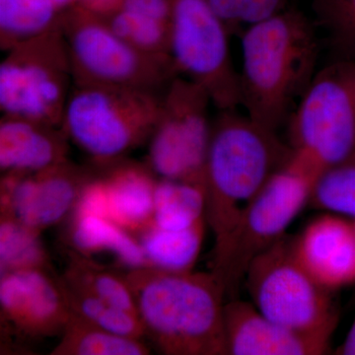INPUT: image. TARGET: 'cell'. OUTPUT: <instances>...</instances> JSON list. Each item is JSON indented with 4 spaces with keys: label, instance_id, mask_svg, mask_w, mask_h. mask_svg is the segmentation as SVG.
I'll return each mask as SVG.
<instances>
[{
    "label": "cell",
    "instance_id": "6da1fadb",
    "mask_svg": "<svg viewBox=\"0 0 355 355\" xmlns=\"http://www.w3.org/2000/svg\"><path fill=\"white\" fill-rule=\"evenodd\" d=\"M146 336L166 355H229L225 288L214 272L154 266L123 273Z\"/></svg>",
    "mask_w": 355,
    "mask_h": 355
},
{
    "label": "cell",
    "instance_id": "7a4b0ae2",
    "mask_svg": "<svg viewBox=\"0 0 355 355\" xmlns=\"http://www.w3.org/2000/svg\"><path fill=\"white\" fill-rule=\"evenodd\" d=\"M241 103L248 116L277 132L316 74L319 44L304 14L287 8L242 33Z\"/></svg>",
    "mask_w": 355,
    "mask_h": 355
},
{
    "label": "cell",
    "instance_id": "3957f363",
    "mask_svg": "<svg viewBox=\"0 0 355 355\" xmlns=\"http://www.w3.org/2000/svg\"><path fill=\"white\" fill-rule=\"evenodd\" d=\"M292 154L275 130L236 109L220 110L212 123L205 167V218L216 245Z\"/></svg>",
    "mask_w": 355,
    "mask_h": 355
},
{
    "label": "cell",
    "instance_id": "277c9868",
    "mask_svg": "<svg viewBox=\"0 0 355 355\" xmlns=\"http://www.w3.org/2000/svg\"><path fill=\"white\" fill-rule=\"evenodd\" d=\"M319 173L293 153L243 211L226 237L214 247L211 272L228 300L237 298L252 261L286 236L311 193Z\"/></svg>",
    "mask_w": 355,
    "mask_h": 355
},
{
    "label": "cell",
    "instance_id": "5b68a950",
    "mask_svg": "<svg viewBox=\"0 0 355 355\" xmlns=\"http://www.w3.org/2000/svg\"><path fill=\"white\" fill-rule=\"evenodd\" d=\"M162 93L73 84L62 127L70 141L98 168L113 164L148 142L160 112Z\"/></svg>",
    "mask_w": 355,
    "mask_h": 355
},
{
    "label": "cell",
    "instance_id": "8992f818",
    "mask_svg": "<svg viewBox=\"0 0 355 355\" xmlns=\"http://www.w3.org/2000/svg\"><path fill=\"white\" fill-rule=\"evenodd\" d=\"M261 314L288 329L331 342L338 313L331 292L296 258L294 240L284 236L257 257L244 280Z\"/></svg>",
    "mask_w": 355,
    "mask_h": 355
},
{
    "label": "cell",
    "instance_id": "52a82bcc",
    "mask_svg": "<svg viewBox=\"0 0 355 355\" xmlns=\"http://www.w3.org/2000/svg\"><path fill=\"white\" fill-rule=\"evenodd\" d=\"M294 153L320 174L355 154V58L316 72L289 121Z\"/></svg>",
    "mask_w": 355,
    "mask_h": 355
},
{
    "label": "cell",
    "instance_id": "ba28073f",
    "mask_svg": "<svg viewBox=\"0 0 355 355\" xmlns=\"http://www.w3.org/2000/svg\"><path fill=\"white\" fill-rule=\"evenodd\" d=\"M60 29L69 51L73 84L162 93L178 76L171 62L133 48L112 31L102 16L79 4L62 12Z\"/></svg>",
    "mask_w": 355,
    "mask_h": 355
},
{
    "label": "cell",
    "instance_id": "9c48e42d",
    "mask_svg": "<svg viewBox=\"0 0 355 355\" xmlns=\"http://www.w3.org/2000/svg\"><path fill=\"white\" fill-rule=\"evenodd\" d=\"M73 86L71 64L60 24L6 51L0 64V110L62 127Z\"/></svg>",
    "mask_w": 355,
    "mask_h": 355
},
{
    "label": "cell",
    "instance_id": "30bf717a",
    "mask_svg": "<svg viewBox=\"0 0 355 355\" xmlns=\"http://www.w3.org/2000/svg\"><path fill=\"white\" fill-rule=\"evenodd\" d=\"M212 104L202 85L178 76L163 91L160 112L148 142L146 165L159 179L176 180L205 189V167Z\"/></svg>",
    "mask_w": 355,
    "mask_h": 355
},
{
    "label": "cell",
    "instance_id": "8fae6325",
    "mask_svg": "<svg viewBox=\"0 0 355 355\" xmlns=\"http://www.w3.org/2000/svg\"><path fill=\"white\" fill-rule=\"evenodd\" d=\"M171 1V58L178 76L207 91L219 110L240 106L239 72L229 49L231 36L207 0Z\"/></svg>",
    "mask_w": 355,
    "mask_h": 355
},
{
    "label": "cell",
    "instance_id": "7c38bea8",
    "mask_svg": "<svg viewBox=\"0 0 355 355\" xmlns=\"http://www.w3.org/2000/svg\"><path fill=\"white\" fill-rule=\"evenodd\" d=\"M95 175L69 159L39 172L3 173L1 216L13 217L42 233L72 212L84 186Z\"/></svg>",
    "mask_w": 355,
    "mask_h": 355
},
{
    "label": "cell",
    "instance_id": "4fadbf2b",
    "mask_svg": "<svg viewBox=\"0 0 355 355\" xmlns=\"http://www.w3.org/2000/svg\"><path fill=\"white\" fill-rule=\"evenodd\" d=\"M0 275L1 319L10 331L24 338L62 335L71 311L58 275L44 270Z\"/></svg>",
    "mask_w": 355,
    "mask_h": 355
},
{
    "label": "cell",
    "instance_id": "5bb4252c",
    "mask_svg": "<svg viewBox=\"0 0 355 355\" xmlns=\"http://www.w3.org/2000/svg\"><path fill=\"white\" fill-rule=\"evenodd\" d=\"M294 252L303 268L328 291L355 282V224L345 216L324 214L294 239Z\"/></svg>",
    "mask_w": 355,
    "mask_h": 355
},
{
    "label": "cell",
    "instance_id": "9a60e30c",
    "mask_svg": "<svg viewBox=\"0 0 355 355\" xmlns=\"http://www.w3.org/2000/svg\"><path fill=\"white\" fill-rule=\"evenodd\" d=\"M229 355H321L330 342L288 330L261 314L253 303L234 298L224 306Z\"/></svg>",
    "mask_w": 355,
    "mask_h": 355
},
{
    "label": "cell",
    "instance_id": "2e32d148",
    "mask_svg": "<svg viewBox=\"0 0 355 355\" xmlns=\"http://www.w3.org/2000/svg\"><path fill=\"white\" fill-rule=\"evenodd\" d=\"M69 137L62 127L3 114L0 121L2 173H34L67 160Z\"/></svg>",
    "mask_w": 355,
    "mask_h": 355
},
{
    "label": "cell",
    "instance_id": "e0dca14e",
    "mask_svg": "<svg viewBox=\"0 0 355 355\" xmlns=\"http://www.w3.org/2000/svg\"><path fill=\"white\" fill-rule=\"evenodd\" d=\"M121 160L101 167L108 193L110 219L132 235L139 234L153 224L154 191L158 179L146 164Z\"/></svg>",
    "mask_w": 355,
    "mask_h": 355
},
{
    "label": "cell",
    "instance_id": "ac0fdd59",
    "mask_svg": "<svg viewBox=\"0 0 355 355\" xmlns=\"http://www.w3.org/2000/svg\"><path fill=\"white\" fill-rule=\"evenodd\" d=\"M69 232L70 244L79 253L90 256L108 252L128 268L149 266L139 240L111 219L72 217Z\"/></svg>",
    "mask_w": 355,
    "mask_h": 355
},
{
    "label": "cell",
    "instance_id": "d6986e66",
    "mask_svg": "<svg viewBox=\"0 0 355 355\" xmlns=\"http://www.w3.org/2000/svg\"><path fill=\"white\" fill-rule=\"evenodd\" d=\"M207 220L183 230H167L151 224L139 240L148 265L172 272H188L193 266L205 237Z\"/></svg>",
    "mask_w": 355,
    "mask_h": 355
},
{
    "label": "cell",
    "instance_id": "ffe728a7",
    "mask_svg": "<svg viewBox=\"0 0 355 355\" xmlns=\"http://www.w3.org/2000/svg\"><path fill=\"white\" fill-rule=\"evenodd\" d=\"M62 14L51 0H0V48L6 53L51 31Z\"/></svg>",
    "mask_w": 355,
    "mask_h": 355
},
{
    "label": "cell",
    "instance_id": "44dd1931",
    "mask_svg": "<svg viewBox=\"0 0 355 355\" xmlns=\"http://www.w3.org/2000/svg\"><path fill=\"white\" fill-rule=\"evenodd\" d=\"M205 189L176 180L158 179L154 191L153 224L167 230H183L207 220Z\"/></svg>",
    "mask_w": 355,
    "mask_h": 355
},
{
    "label": "cell",
    "instance_id": "7402d4cb",
    "mask_svg": "<svg viewBox=\"0 0 355 355\" xmlns=\"http://www.w3.org/2000/svg\"><path fill=\"white\" fill-rule=\"evenodd\" d=\"M67 257V270L60 277L67 284L137 315L135 299L123 273L110 270L76 250H69Z\"/></svg>",
    "mask_w": 355,
    "mask_h": 355
},
{
    "label": "cell",
    "instance_id": "603a6c76",
    "mask_svg": "<svg viewBox=\"0 0 355 355\" xmlns=\"http://www.w3.org/2000/svg\"><path fill=\"white\" fill-rule=\"evenodd\" d=\"M53 355H148L139 338L116 335L71 313Z\"/></svg>",
    "mask_w": 355,
    "mask_h": 355
},
{
    "label": "cell",
    "instance_id": "cb8c5ba5",
    "mask_svg": "<svg viewBox=\"0 0 355 355\" xmlns=\"http://www.w3.org/2000/svg\"><path fill=\"white\" fill-rule=\"evenodd\" d=\"M41 233L13 217L0 218V275L23 270H51Z\"/></svg>",
    "mask_w": 355,
    "mask_h": 355
},
{
    "label": "cell",
    "instance_id": "d4e9b609",
    "mask_svg": "<svg viewBox=\"0 0 355 355\" xmlns=\"http://www.w3.org/2000/svg\"><path fill=\"white\" fill-rule=\"evenodd\" d=\"M58 279L69 309L76 316L116 335L139 340L146 336L141 321L135 313L116 307L87 292L79 291L69 286L60 277Z\"/></svg>",
    "mask_w": 355,
    "mask_h": 355
},
{
    "label": "cell",
    "instance_id": "484cf974",
    "mask_svg": "<svg viewBox=\"0 0 355 355\" xmlns=\"http://www.w3.org/2000/svg\"><path fill=\"white\" fill-rule=\"evenodd\" d=\"M102 17L114 34L133 48L173 64L170 23L151 19L123 9H116Z\"/></svg>",
    "mask_w": 355,
    "mask_h": 355
},
{
    "label": "cell",
    "instance_id": "4316f807",
    "mask_svg": "<svg viewBox=\"0 0 355 355\" xmlns=\"http://www.w3.org/2000/svg\"><path fill=\"white\" fill-rule=\"evenodd\" d=\"M310 202L331 214L355 220V154L318 178Z\"/></svg>",
    "mask_w": 355,
    "mask_h": 355
},
{
    "label": "cell",
    "instance_id": "83f0119b",
    "mask_svg": "<svg viewBox=\"0 0 355 355\" xmlns=\"http://www.w3.org/2000/svg\"><path fill=\"white\" fill-rule=\"evenodd\" d=\"M312 3L343 58H355V0H312Z\"/></svg>",
    "mask_w": 355,
    "mask_h": 355
},
{
    "label": "cell",
    "instance_id": "f1b7e54d",
    "mask_svg": "<svg viewBox=\"0 0 355 355\" xmlns=\"http://www.w3.org/2000/svg\"><path fill=\"white\" fill-rule=\"evenodd\" d=\"M288 0H242L239 10L240 26H249L270 19L284 12L288 7Z\"/></svg>",
    "mask_w": 355,
    "mask_h": 355
},
{
    "label": "cell",
    "instance_id": "f546056e",
    "mask_svg": "<svg viewBox=\"0 0 355 355\" xmlns=\"http://www.w3.org/2000/svg\"><path fill=\"white\" fill-rule=\"evenodd\" d=\"M118 9L171 24L170 0H121Z\"/></svg>",
    "mask_w": 355,
    "mask_h": 355
},
{
    "label": "cell",
    "instance_id": "4dcf8cb0",
    "mask_svg": "<svg viewBox=\"0 0 355 355\" xmlns=\"http://www.w3.org/2000/svg\"><path fill=\"white\" fill-rule=\"evenodd\" d=\"M219 19L226 26L230 35L241 30L239 10L242 0H207Z\"/></svg>",
    "mask_w": 355,
    "mask_h": 355
},
{
    "label": "cell",
    "instance_id": "1f68e13d",
    "mask_svg": "<svg viewBox=\"0 0 355 355\" xmlns=\"http://www.w3.org/2000/svg\"><path fill=\"white\" fill-rule=\"evenodd\" d=\"M121 0H79V6L98 15L106 16L120 6Z\"/></svg>",
    "mask_w": 355,
    "mask_h": 355
},
{
    "label": "cell",
    "instance_id": "d6a6232c",
    "mask_svg": "<svg viewBox=\"0 0 355 355\" xmlns=\"http://www.w3.org/2000/svg\"><path fill=\"white\" fill-rule=\"evenodd\" d=\"M336 354L355 355V319L345 342L336 349Z\"/></svg>",
    "mask_w": 355,
    "mask_h": 355
},
{
    "label": "cell",
    "instance_id": "836d02e7",
    "mask_svg": "<svg viewBox=\"0 0 355 355\" xmlns=\"http://www.w3.org/2000/svg\"><path fill=\"white\" fill-rule=\"evenodd\" d=\"M51 1L57 6L62 12L79 3V0H51Z\"/></svg>",
    "mask_w": 355,
    "mask_h": 355
},
{
    "label": "cell",
    "instance_id": "e575fe53",
    "mask_svg": "<svg viewBox=\"0 0 355 355\" xmlns=\"http://www.w3.org/2000/svg\"><path fill=\"white\" fill-rule=\"evenodd\" d=\"M354 224H355V220H354Z\"/></svg>",
    "mask_w": 355,
    "mask_h": 355
}]
</instances>
